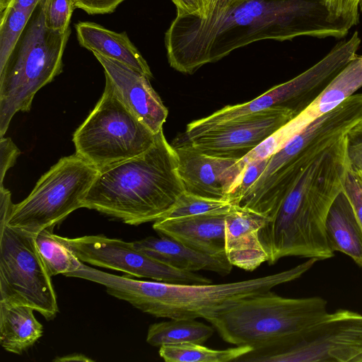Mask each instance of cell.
<instances>
[{"mask_svg": "<svg viewBox=\"0 0 362 362\" xmlns=\"http://www.w3.org/2000/svg\"><path fill=\"white\" fill-rule=\"evenodd\" d=\"M33 13L12 4L1 13L0 71L14 49Z\"/></svg>", "mask_w": 362, "mask_h": 362, "instance_id": "27", "label": "cell"}, {"mask_svg": "<svg viewBox=\"0 0 362 362\" xmlns=\"http://www.w3.org/2000/svg\"><path fill=\"white\" fill-rule=\"evenodd\" d=\"M349 156L351 165L362 172V142L349 141Z\"/></svg>", "mask_w": 362, "mask_h": 362, "instance_id": "36", "label": "cell"}, {"mask_svg": "<svg viewBox=\"0 0 362 362\" xmlns=\"http://www.w3.org/2000/svg\"><path fill=\"white\" fill-rule=\"evenodd\" d=\"M362 86V56L356 55L305 107L315 119L329 112Z\"/></svg>", "mask_w": 362, "mask_h": 362, "instance_id": "22", "label": "cell"}, {"mask_svg": "<svg viewBox=\"0 0 362 362\" xmlns=\"http://www.w3.org/2000/svg\"><path fill=\"white\" fill-rule=\"evenodd\" d=\"M267 218L234 205L225 218V253L233 266L252 272L267 262L268 255L259 238Z\"/></svg>", "mask_w": 362, "mask_h": 362, "instance_id": "16", "label": "cell"}, {"mask_svg": "<svg viewBox=\"0 0 362 362\" xmlns=\"http://www.w3.org/2000/svg\"><path fill=\"white\" fill-rule=\"evenodd\" d=\"M315 258L288 270L247 280L223 284H171L117 276L81 263L71 276L104 286L107 293L156 317L205 319L243 298L266 292L300 278Z\"/></svg>", "mask_w": 362, "mask_h": 362, "instance_id": "4", "label": "cell"}, {"mask_svg": "<svg viewBox=\"0 0 362 362\" xmlns=\"http://www.w3.org/2000/svg\"><path fill=\"white\" fill-rule=\"evenodd\" d=\"M172 146L185 191L204 197L229 200L247 164L243 158L206 155L183 137L175 139Z\"/></svg>", "mask_w": 362, "mask_h": 362, "instance_id": "13", "label": "cell"}, {"mask_svg": "<svg viewBox=\"0 0 362 362\" xmlns=\"http://www.w3.org/2000/svg\"><path fill=\"white\" fill-rule=\"evenodd\" d=\"M359 10L362 13V0H361L360 1V4H359Z\"/></svg>", "mask_w": 362, "mask_h": 362, "instance_id": "40", "label": "cell"}, {"mask_svg": "<svg viewBox=\"0 0 362 362\" xmlns=\"http://www.w3.org/2000/svg\"><path fill=\"white\" fill-rule=\"evenodd\" d=\"M74 26L77 40L82 47L122 62L149 78L153 77L147 62L126 32L117 33L89 21H79Z\"/></svg>", "mask_w": 362, "mask_h": 362, "instance_id": "19", "label": "cell"}, {"mask_svg": "<svg viewBox=\"0 0 362 362\" xmlns=\"http://www.w3.org/2000/svg\"><path fill=\"white\" fill-rule=\"evenodd\" d=\"M21 151L10 138H0V185L7 170L16 163Z\"/></svg>", "mask_w": 362, "mask_h": 362, "instance_id": "33", "label": "cell"}, {"mask_svg": "<svg viewBox=\"0 0 362 362\" xmlns=\"http://www.w3.org/2000/svg\"><path fill=\"white\" fill-rule=\"evenodd\" d=\"M214 327L195 319H170L149 326L146 341L153 346L196 343L202 344L214 334Z\"/></svg>", "mask_w": 362, "mask_h": 362, "instance_id": "23", "label": "cell"}, {"mask_svg": "<svg viewBox=\"0 0 362 362\" xmlns=\"http://www.w3.org/2000/svg\"><path fill=\"white\" fill-rule=\"evenodd\" d=\"M227 214H204L154 221L159 235L171 238L208 255L225 253V218Z\"/></svg>", "mask_w": 362, "mask_h": 362, "instance_id": "17", "label": "cell"}, {"mask_svg": "<svg viewBox=\"0 0 362 362\" xmlns=\"http://www.w3.org/2000/svg\"><path fill=\"white\" fill-rule=\"evenodd\" d=\"M234 204L229 200L211 199L184 191L162 218L204 214H228Z\"/></svg>", "mask_w": 362, "mask_h": 362, "instance_id": "28", "label": "cell"}, {"mask_svg": "<svg viewBox=\"0 0 362 362\" xmlns=\"http://www.w3.org/2000/svg\"><path fill=\"white\" fill-rule=\"evenodd\" d=\"M71 29L47 28L40 4L0 71V137L18 112H28L36 93L60 74Z\"/></svg>", "mask_w": 362, "mask_h": 362, "instance_id": "6", "label": "cell"}, {"mask_svg": "<svg viewBox=\"0 0 362 362\" xmlns=\"http://www.w3.org/2000/svg\"><path fill=\"white\" fill-rule=\"evenodd\" d=\"M325 230L330 250L348 255L362 268V228L344 191L329 209Z\"/></svg>", "mask_w": 362, "mask_h": 362, "instance_id": "20", "label": "cell"}, {"mask_svg": "<svg viewBox=\"0 0 362 362\" xmlns=\"http://www.w3.org/2000/svg\"><path fill=\"white\" fill-rule=\"evenodd\" d=\"M348 32L329 21L325 0H237L212 18L176 15L164 42L170 66L192 74L255 42L341 39Z\"/></svg>", "mask_w": 362, "mask_h": 362, "instance_id": "1", "label": "cell"}, {"mask_svg": "<svg viewBox=\"0 0 362 362\" xmlns=\"http://www.w3.org/2000/svg\"><path fill=\"white\" fill-rule=\"evenodd\" d=\"M269 157L247 163L238 184L229 197L233 204L236 205L260 177L269 163Z\"/></svg>", "mask_w": 362, "mask_h": 362, "instance_id": "31", "label": "cell"}, {"mask_svg": "<svg viewBox=\"0 0 362 362\" xmlns=\"http://www.w3.org/2000/svg\"><path fill=\"white\" fill-rule=\"evenodd\" d=\"M316 91V80L313 74L306 70L250 102L227 105L209 116L192 122L187 124L183 135L189 137L216 124L276 107L288 108L298 115L314 100Z\"/></svg>", "mask_w": 362, "mask_h": 362, "instance_id": "14", "label": "cell"}, {"mask_svg": "<svg viewBox=\"0 0 362 362\" xmlns=\"http://www.w3.org/2000/svg\"><path fill=\"white\" fill-rule=\"evenodd\" d=\"M99 169L76 153L60 158L37 182L30 194L13 204L8 224L35 235L52 228L75 210Z\"/></svg>", "mask_w": 362, "mask_h": 362, "instance_id": "9", "label": "cell"}, {"mask_svg": "<svg viewBox=\"0 0 362 362\" xmlns=\"http://www.w3.org/2000/svg\"><path fill=\"white\" fill-rule=\"evenodd\" d=\"M252 349L250 346H236L217 350L200 344L185 343L161 346L159 355L167 362H229L236 361Z\"/></svg>", "mask_w": 362, "mask_h": 362, "instance_id": "24", "label": "cell"}, {"mask_svg": "<svg viewBox=\"0 0 362 362\" xmlns=\"http://www.w3.org/2000/svg\"><path fill=\"white\" fill-rule=\"evenodd\" d=\"M37 250L49 274L52 277L76 271L81 264L78 257L52 233L46 228L35 235Z\"/></svg>", "mask_w": 362, "mask_h": 362, "instance_id": "25", "label": "cell"}, {"mask_svg": "<svg viewBox=\"0 0 362 362\" xmlns=\"http://www.w3.org/2000/svg\"><path fill=\"white\" fill-rule=\"evenodd\" d=\"M82 262L171 284H211L212 281L192 272L180 270L158 262L138 250L133 242L104 235L77 238L57 235Z\"/></svg>", "mask_w": 362, "mask_h": 362, "instance_id": "11", "label": "cell"}, {"mask_svg": "<svg viewBox=\"0 0 362 362\" xmlns=\"http://www.w3.org/2000/svg\"><path fill=\"white\" fill-rule=\"evenodd\" d=\"M108 82L124 105L154 134L163 129L168 110L149 78L118 61L93 52Z\"/></svg>", "mask_w": 362, "mask_h": 362, "instance_id": "15", "label": "cell"}, {"mask_svg": "<svg viewBox=\"0 0 362 362\" xmlns=\"http://www.w3.org/2000/svg\"><path fill=\"white\" fill-rule=\"evenodd\" d=\"M124 0H75L76 8L89 15L107 14L115 11Z\"/></svg>", "mask_w": 362, "mask_h": 362, "instance_id": "34", "label": "cell"}, {"mask_svg": "<svg viewBox=\"0 0 362 362\" xmlns=\"http://www.w3.org/2000/svg\"><path fill=\"white\" fill-rule=\"evenodd\" d=\"M133 243L138 250L153 259L182 271L205 270L226 276L233 267L226 254L208 255L164 235L150 236Z\"/></svg>", "mask_w": 362, "mask_h": 362, "instance_id": "18", "label": "cell"}, {"mask_svg": "<svg viewBox=\"0 0 362 362\" xmlns=\"http://www.w3.org/2000/svg\"><path fill=\"white\" fill-rule=\"evenodd\" d=\"M361 357L362 314L338 309L296 334L252 349L237 361L358 362Z\"/></svg>", "mask_w": 362, "mask_h": 362, "instance_id": "8", "label": "cell"}, {"mask_svg": "<svg viewBox=\"0 0 362 362\" xmlns=\"http://www.w3.org/2000/svg\"><path fill=\"white\" fill-rule=\"evenodd\" d=\"M343 191L351 202L362 228V172L351 163L345 175Z\"/></svg>", "mask_w": 362, "mask_h": 362, "instance_id": "32", "label": "cell"}, {"mask_svg": "<svg viewBox=\"0 0 362 362\" xmlns=\"http://www.w3.org/2000/svg\"><path fill=\"white\" fill-rule=\"evenodd\" d=\"M46 27L64 33L69 28L72 13L76 7L75 0H40Z\"/></svg>", "mask_w": 362, "mask_h": 362, "instance_id": "29", "label": "cell"}, {"mask_svg": "<svg viewBox=\"0 0 362 362\" xmlns=\"http://www.w3.org/2000/svg\"><path fill=\"white\" fill-rule=\"evenodd\" d=\"M358 362H362V357L359 359Z\"/></svg>", "mask_w": 362, "mask_h": 362, "instance_id": "41", "label": "cell"}, {"mask_svg": "<svg viewBox=\"0 0 362 362\" xmlns=\"http://www.w3.org/2000/svg\"><path fill=\"white\" fill-rule=\"evenodd\" d=\"M314 119L305 108L243 158V160L247 163L255 159L271 156L283 148Z\"/></svg>", "mask_w": 362, "mask_h": 362, "instance_id": "26", "label": "cell"}, {"mask_svg": "<svg viewBox=\"0 0 362 362\" xmlns=\"http://www.w3.org/2000/svg\"><path fill=\"white\" fill-rule=\"evenodd\" d=\"M51 278L35 235L0 221V301L30 306L52 320L59 308Z\"/></svg>", "mask_w": 362, "mask_h": 362, "instance_id": "10", "label": "cell"}, {"mask_svg": "<svg viewBox=\"0 0 362 362\" xmlns=\"http://www.w3.org/2000/svg\"><path fill=\"white\" fill-rule=\"evenodd\" d=\"M361 0H325L331 22L349 29L359 22Z\"/></svg>", "mask_w": 362, "mask_h": 362, "instance_id": "30", "label": "cell"}, {"mask_svg": "<svg viewBox=\"0 0 362 362\" xmlns=\"http://www.w3.org/2000/svg\"><path fill=\"white\" fill-rule=\"evenodd\" d=\"M362 142V141H361Z\"/></svg>", "mask_w": 362, "mask_h": 362, "instance_id": "43", "label": "cell"}, {"mask_svg": "<svg viewBox=\"0 0 362 362\" xmlns=\"http://www.w3.org/2000/svg\"><path fill=\"white\" fill-rule=\"evenodd\" d=\"M177 167L162 129L143 153L99 170L82 207L133 226L159 220L185 191Z\"/></svg>", "mask_w": 362, "mask_h": 362, "instance_id": "3", "label": "cell"}, {"mask_svg": "<svg viewBox=\"0 0 362 362\" xmlns=\"http://www.w3.org/2000/svg\"><path fill=\"white\" fill-rule=\"evenodd\" d=\"M155 138L105 81L102 97L74 133L73 142L77 155L101 170L143 153Z\"/></svg>", "mask_w": 362, "mask_h": 362, "instance_id": "7", "label": "cell"}, {"mask_svg": "<svg viewBox=\"0 0 362 362\" xmlns=\"http://www.w3.org/2000/svg\"><path fill=\"white\" fill-rule=\"evenodd\" d=\"M320 296L286 298L270 291L239 300L208 315L226 342L257 349L296 334L328 312Z\"/></svg>", "mask_w": 362, "mask_h": 362, "instance_id": "5", "label": "cell"}, {"mask_svg": "<svg viewBox=\"0 0 362 362\" xmlns=\"http://www.w3.org/2000/svg\"><path fill=\"white\" fill-rule=\"evenodd\" d=\"M356 126L349 119L332 124L288 179L281 201L259 231L269 265L286 257L325 260L334 256L325 224L332 204L343 191L351 165L350 135Z\"/></svg>", "mask_w": 362, "mask_h": 362, "instance_id": "2", "label": "cell"}, {"mask_svg": "<svg viewBox=\"0 0 362 362\" xmlns=\"http://www.w3.org/2000/svg\"><path fill=\"white\" fill-rule=\"evenodd\" d=\"M235 1H237V0H234V1H233V2H234ZM233 3H232V4H233Z\"/></svg>", "mask_w": 362, "mask_h": 362, "instance_id": "42", "label": "cell"}, {"mask_svg": "<svg viewBox=\"0 0 362 362\" xmlns=\"http://www.w3.org/2000/svg\"><path fill=\"white\" fill-rule=\"evenodd\" d=\"M28 305L0 301V344L8 352L21 355L42 336V325Z\"/></svg>", "mask_w": 362, "mask_h": 362, "instance_id": "21", "label": "cell"}, {"mask_svg": "<svg viewBox=\"0 0 362 362\" xmlns=\"http://www.w3.org/2000/svg\"><path fill=\"white\" fill-rule=\"evenodd\" d=\"M176 15H190L205 18L209 12V0H172Z\"/></svg>", "mask_w": 362, "mask_h": 362, "instance_id": "35", "label": "cell"}, {"mask_svg": "<svg viewBox=\"0 0 362 362\" xmlns=\"http://www.w3.org/2000/svg\"><path fill=\"white\" fill-rule=\"evenodd\" d=\"M39 2L40 0H13L11 4L33 13Z\"/></svg>", "mask_w": 362, "mask_h": 362, "instance_id": "38", "label": "cell"}, {"mask_svg": "<svg viewBox=\"0 0 362 362\" xmlns=\"http://www.w3.org/2000/svg\"><path fill=\"white\" fill-rule=\"evenodd\" d=\"M57 362H69V361H94L92 358L81 354H72L64 356H58L54 359Z\"/></svg>", "mask_w": 362, "mask_h": 362, "instance_id": "37", "label": "cell"}, {"mask_svg": "<svg viewBox=\"0 0 362 362\" xmlns=\"http://www.w3.org/2000/svg\"><path fill=\"white\" fill-rule=\"evenodd\" d=\"M296 115L288 108L276 107L221 122L201 133L182 137L206 155L241 159Z\"/></svg>", "mask_w": 362, "mask_h": 362, "instance_id": "12", "label": "cell"}, {"mask_svg": "<svg viewBox=\"0 0 362 362\" xmlns=\"http://www.w3.org/2000/svg\"><path fill=\"white\" fill-rule=\"evenodd\" d=\"M13 0H0V13L3 12L8 8Z\"/></svg>", "mask_w": 362, "mask_h": 362, "instance_id": "39", "label": "cell"}]
</instances>
